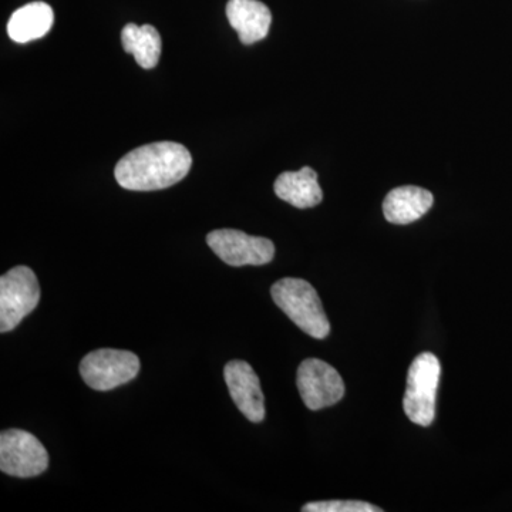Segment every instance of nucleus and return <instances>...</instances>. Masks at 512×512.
<instances>
[{
	"instance_id": "nucleus-12",
	"label": "nucleus",
	"mask_w": 512,
	"mask_h": 512,
	"mask_svg": "<svg viewBox=\"0 0 512 512\" xmlns=\"http://www.w3.org/2000/svg\"><path fill=\"white\" fill-rule=\"evenodd\" d=\"M275 194L282 201L293 207H316L323 200L322 188L318 183V174L311 167H303L299 171H286L276 178Z\"/></svg>"
},
{
	"instance_id": "nucleus-2",
	"label": "nucleus",
	"mask_w": 512,
	"mask_h": 512,
	"mask_svg": "<svg viewBox=\"0 0 512 512\" xmlns=\"http://www.w3.org/2000/svg\"><path fill=\"white\" fill-rule=\"evenodd\" d=\"M272 299L289 319L315 339H325L330 325L318 292L309 282L298 278H284L271 289Z\"/></svg>"
},
{
	"instance_id": "nucleus-13",
	"label": "nucleus",
	"mask_w": 512,
	"mask_h": 512,
	"mask_svg": "<svg viewBox=\"0 0 512 512\" xmlns=\"http://www.w3.org/2000/svg\"><path fill=\"white\" fill-rule=\"evenodd\" d=\"M55 22L53 9L45 2H33L13 13L9 19V37L18 43H28L46 36Z\"/></svg>"
},
{
	"instance_id": "nucleus-10",
	"label": "nucleus",
	"mask_w": 512,
	"mask_h": 512,
	"mask_svg": "<svg viewBox=\"0 0 512 512\" xmlns=\"http://www.w3.org/2000/svg\"><path fill=\"white\" fill-rule=\"evenodd\" d=\"M227 18L247 46L265 39L271 29V10L259 0H229Z\"/></svg>"
},
{
	"instance_id": "nucleus-1",
	"label": "nucleus",
	"mask_w": 512,
	"mask_h": 512,
	"mask_svg": "<svg viewBox=\"0 0 512 512\" xmlns=\"http://www.w3.org/2000/svg\"><path fill=\"white\" fill-rule=\"evenodd\" d=\"M191 165V153L183 144L158 141L126 154L117 163L114 175L126 190L157 191L184 180Z\"/></svg>"
},
{
	"instance_id": "nucleus-11",
	"label": "nucleus",
	"mask_w": 512,
	"mask_h": 512,
	"mask_svg": "<svg viewBox=\"0 0 512 512\" xmlns=\"http://www.w3.org/2000/svg\"><path fill=\"white\" fill-rule=\"evenodd\" d=\"M433 202V194L424 188L414 185L394 188L383 202L384 217L392 224H412L429 212Z\"/></svg>"
},
{
	"instance_id": "nucleus-5",
	"label": "nucleus",
	"mask_w": 512,
	"mask_h": 512,
	"mask_svg": "<svg viewBox=\"0 0 512 512\" xmlns=\"http://www.w3.org/2000/svg\"><path fill=\"white\" fill-rule=\"evenodd\" d=\"M140 359L133 352L117 349H99L84 356L80 375L87 386L97 392H109L136 379Z\"/></svg>"
},
{
	"instance_id": "nucleus-8",
	"label": "nucleus",
	"mask_w": 512,
	"mask_h": 512,
	"mask_svg": "<svg viewBox=\"0 0 512 512\" xmlns=\"http://www.w3.org/2000/svg\"><path fill=\"white\" fill-rule=\"evenodd\" d=\"M298 389L308 409L320 410L342 400L345 383L338 370L329 363L306 359L298 369Z\"/></svg>"
},
{
	"instance_id": "nucleus-4",
	"label": "nucleus",
	"mask_w": 512,
	"mask_h": 512,
	"mask_svg": "<svg viewBox=\"0 0 512 512\" xmlns=\"http://www.w3.org/2000/svg\"><path fill=\"white\" fill-rule=\"evenodd\" d=\"M40 302L37 276L28 266H15L0 278V332L18 328Z\"/></svg>"
},
{
	"instance_id": "nucleus-15",
	"label": "nucleus",
	"mask_w": 512,
	"mask_h": 512,
	"mask_svg": "<svg viewBox=\"0 0 512 512\" xmlns=\"http://www.w3.org/2000/svg\"><path fill=\"white\" fill-rule=\"evenodd\" d=\"M303 512H382V508L365 501H319L303 505Z\"/></svg>"
},
{
	"instance_id": "nucleus-9",
	"label": "nucleus",
	"mask_w": 512,
	"mask_h": 512,
	"mask_svg": "<svg viewBox=\"0 0 512 512\" xmlns=\"http://www.w3.org/2000/svg\"><path fill=\"white\" fill-rule=\"evenodd\" d=\"M229 394L239 412L252 423L265 419V399L255 370L244 360H232L224 370Z\"/></svg>"
},
{
	"instance_id": "nucleus-14",
	"label": "nucleus",
	"mask_w": 512,
	"mask_h": 512,
	"mask_svg": "<svg viewBox=\"0 0 512 512\" xmlns=\"http://www.w3.org/2000/svg\"><path fill=\"white\" fill-rule=\"evenodd\" d=\"M121 43L127 53L136 57L143 69L150 70L157 66L161 56V36L154 26L128 23L121 32Z\"/></svg>"
},
{
	"instance_id": "nucleus-3",
	"label": "nucleus",
	"mask_w": 512,
	"mask_h": 512,
	"mask_svg": "<svg viewBox=\"0 0 512 512\" xmlns=\"http://www.w3.org/2000/svg\"><path fill=\"white\" fill-rule=\"evenodd\" d=\"M440 376V362L433 353H421L413 360L407 376L403 407L404 413L414 424L429 427L433 423Z\"/></svg>"
},
{
	"instance_id": "nucleus-7",
	"label": "nucleus",
	"mask_w": 512,
	"mask_h": 512,
	"mask_svg": "<svg viewBox=\"0 0 512 512\" xmlns=\"http://www.w3.org/2000/svg\"><path fill=\"white\" fill-rule=\"evenodd\" d=\"M208 247L221 261L231 266L266 265L274 259L271 239L251 237L238 229H217L207 237Z\"/></svg>"
},
{
	"instance_id": "nucleus-6",
	"label": "nucleus",
	"mask_w": 512,
	"mask_h": 512,
	"mask_svg": "<svg viewBox=\"0 0 512 512\" xmlns=\"http://www.w3.org/2000/svg\"><path fill=\"white\" fill-rule=\"evenodd\" d=\"M49 467V454L29 431L10 429L0 434V470L8 476H40Z\"/></svg>"
}]
</instances>
